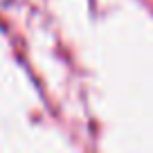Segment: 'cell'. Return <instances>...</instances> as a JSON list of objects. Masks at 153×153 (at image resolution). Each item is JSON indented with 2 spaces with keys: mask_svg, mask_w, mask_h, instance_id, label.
Returning <instances> with one entry per match:
<instances>
[]
</instances>
